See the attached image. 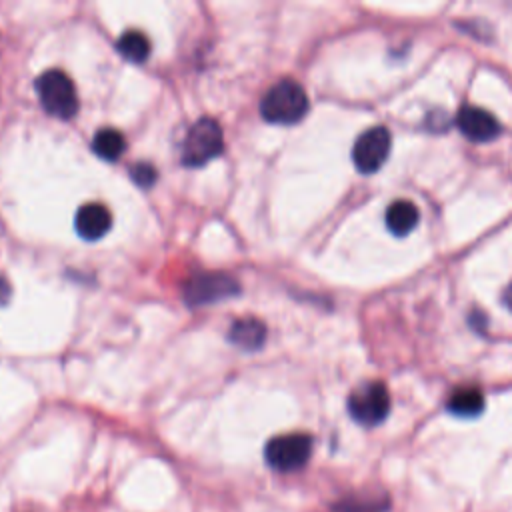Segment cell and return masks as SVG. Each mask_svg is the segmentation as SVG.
<instances>
[{
	"label": "cell",
	"mask_w": 512,
	"mask_h": 512,
	"mask_svg": "<svg viewBox=\"0 0 512 512\" xmlns=\"http://www.w3.org/2000/svg\"><path fill=\"white\" fill-rule=\"evenodd\" d=\"M130 176H132V180H134L138 186L148 188V186H152L154 180H156V168H154L152 164H148V162H138V164H134V166L130 168Z\"/></svg>",
	"instance_id": "16"
},
{
	"label": "cell",
	"mask_w": 512,
	"mask_h": 512,
	"mask_svg": "<svg viewBox=\"0 0 512 512\" xmlns=\"http://www.w3.org/2000/svg\"><path fill=\"white\" fill-rule=\"evenodd\" d=\"M350 416L364 426L380 424L390 412V394L382 382H366L348 396Z\"/></svg>",
	"instance_id": "6"
},
{
	"label": "cell",
	"mask_w": 512,
	"mask_h": 512,
	"mask_svg": "<svg viewBox=\"0 0 512 512\" xmlns=\"http://www.w3.org/2000/svg\"><path fill=\"white\" fill-rule=\"evenodd\" d=\"M386 508V502L384 498H348V500H342L338 504V512H382Z\"/></svg>",
	"instance_id": "15"
},
{
	"label": "cell",
	"mask_w": 512,
	"mask_h": 512,
	"mask_svg": "<svg viewBox=\"0 0 512 512\" xmlns=\"http://www.w3.org/2000/svg\"><path fill=\"white\" fill-rule=\"evenodd\" d=\"M116 50H118L126 60L140 64V62H144V60L148 58V54H150V42H148V38H146L142 32H138V30H128V32H124V34L118 38Z\"/></svg>",
	"instance_id": "14"
},
{
	"label": "cell",
	"mask_w": 512,
	"mask_h": 512,
	"mask_svg": "<svg viewBox=\"0 0 512 512\" xmlns=\"http://www.w3.org/2000/svg\"><path fill=\"white\" fill-rule=\"evenodd\" d=\"M312 454V438L302 432L274 436L266 448V462L280 472H294L302 468Z\"/></svg>",
	"instance_id": "4"
},
{
	"label": "cell",
	"mask_w": 512,
	"mask_h": 512,
	"mask_svg": "<svg viewBox=\"0 0 512 512\" xmlns=\"http://www.w3.org/2000/svg\"><path fill=\"white\" fill-rule=\"evenodd\" d=\"M386 226L394 236H406L410 234L418 220H420V212L416 208L414 202L410 200H396L386 208Z\"/></svg>",
	"instance_id": "11"
},
{
	"label": "cell",
	"mask_w": 512,
	"mask_h": 512,
	"mask_svg": "<svg viewBox=\"0 0 512 512\" xmlns=\"http://www.w3.org/2000/svg\"><path fill=\"white\" fill-rule=\"evenodd\" d=\"M458 130L472 142H490L500 134V122L488 110L464 104L456 114Z\"/></svg>",
	"instance_id": "8"
},
{
	"label": "cell",
	"mask_w": 512,
	"mask_h": 512,
	"mask_svg": "<svg viewBox=\"0 0 512 512\" xmlns=\"http://www.w3.org/2000/svg\"><path fill=\"white\" fill-rule=\"evenodd\" d=\"M392 136L386 126H374L362 132L352 146V162L362 174L376 172L388 158Z\"/></svg>",
	"instance_id": "7"
},
{
	"label": "cell",
	"mask_w": 512,
	"mask_h": 512,
	"mask_svg": "<svg viewBox=\"0 0 512 512\" xmlns=\"http://www.w3.org/2000/svg\"><path fill=\"white\" fill-rule=\"evenodd\" d=\"M224 138L216 120L200 118L188 130L182 144V162L186 166H202L222 152Z\"/></svg>",
	"instance_id": "3"
},
{
	"label": "cell",
	"mask_w": 512,
	"mask_h": 512,
	"mask_svg": "<svg viewBox=\"0 0 512 512\" xmlns=\"http://www.w3.org/2000/svg\"><path fill=\"white\" fill-rule=\"evenodd\" d=\"M448 410L456 416H464V418H472L478 416L484 410V396L478 388L474 386H464L458 388L450 394L448 398Z\"/></svg>",
	"instance_id": "12"
},
{
	"label": "cell",
	"mask_w": 512,
	"mask_h": 512,
	"mask_svg": "<svg viewBox=\"0 0 512 512\" xmlns=\"http://www.w3.org/2000/svg\"><path fill=\"white\" fill-rule=\"evenodd\" d=\"M240 292V284L226 272H200L184 284V300L190 306H206Z\"/></svg>",
	"instance_id": "5"
},
{
	"label": "cell",
	"mask_w": 512,
	"mask_h": 512,
	"mask_svg": "<svg viewBox=\"0 0 512 512\" xmlns=\"http://www.w3.org/2000/svg\"><path fill=\"white\" fill-rule=\"evenodd\" d=\"M36 92L44 110L56 118H72L78 110L76 88L62 70L42 72L36 78Z\"/></svg>",
	"instance_id": "2"
},
{
	"label": "cell",
	"mask_w": 512,
	"mask_h": 512,
	"mask_svg": "<svg viewBox=\"0 0 512 512\" xmlns=\"http://www.w3.org/2000/svg\"><path fill=\"white\" fill-rule=\"evenodd\" d=\"M10 298V284L6 282L4 276H0V306H4Z\"/></svg>",
	"instance_id": "17"
},
{
	"label": "cell",
	"mask_w": 512,
	"mask_h": 512,
	"mask_svg": "<svg viewBox=\"0 0 512 512\" xmlns=\"http://www.w3.org/2000/svg\"><path fill=\"white\" fill-rule=\"evenodd\" d=\"M306 90L290 78L276 82L260 100V114L272 124H294L308 112Z\"/></svg>",
	"instance_id": "1"
},
{
	"label": "cell",
	"mask_w": 512,
	"mask_h": 512,
	"mask_svg": "<svg viewBox=\"0 0 512 512\" xmlns=\"http://www.w3.org/2000/svg\"><path fill=\"white\" fill-rule=\"evenodd\" d=\"M228 340L242 350H258L266 340V326L258 318H240L230 326Z\"/></svg>",
	"instance_id": "10"
},
{
	"label": "cell",
	"mask_w": 512,
	"mask_h": 512,
	"mask_svg": "<svg viewBox=\"0 0 512 512\" xmlns=\"http://www.w3.org/2000/svg\"><path fill=\"white\" fill-rule=\"evenodd\" d=\"M74 224H76V232L84 240L92 242V240L102 238L110 230L112 214H110V210L106 206H102L98 202L84 204V206L78 208Z\"/></svg>",
	"instance_id": "9"
},
{
	"label": "cell",
	"mask_w": 512,
	"mask_h": 512,
	"mask_svg": "<svg viewBox=\"0 0 512 512\" xmlns=\"http://www.w3.org/2000/svg\"><path fill=\"white\" fill-rule=\"evenodd\" d=\"M92 148L94 152L104 158V160H116L122 156L124 148H126V140L122 136V132L114 130V128H102L94 134L92 138Z\"/></svg>",
	"instance_id": "13"
},
{
	"label": "cell",
	"mask_w": 512,
	"mask_h": 512,
	"mask_svg": "<svg viewBox=\"0 0 512 512\" xmlns=\"http://www.w3.org/2000/svg\"><path fill=\"white\" fill-rule=\"evenodd\" d=\"M502 302H504V306L512 312V282L504 288V292H502Z\"/></svg>",
	"instance_id": "18"
}]
</instances>
